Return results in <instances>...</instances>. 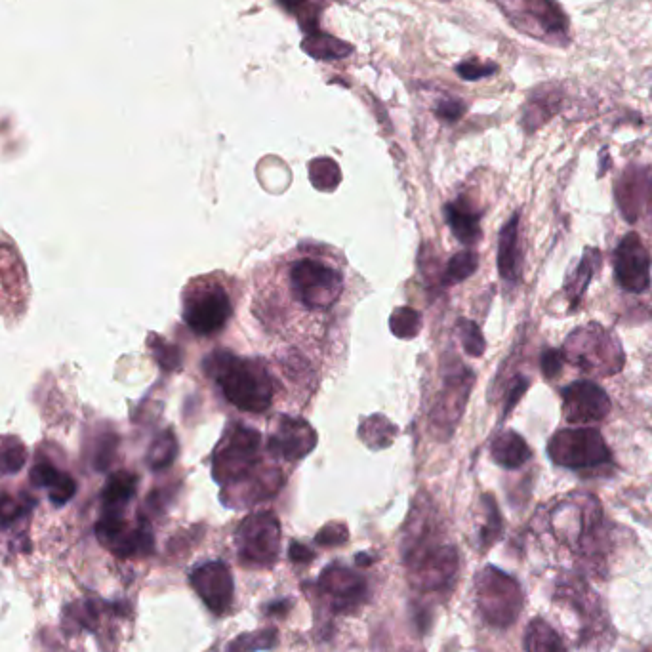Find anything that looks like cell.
I'll list each match as a JSON object with an SVG mask.
<instances>
[{"label":"cell","mask_w":652,"mask_h":652,"mask_svg":"<svg viewBox=\"0 0 652 652\" xmlns=\"http://www.w3.org/2000/svg\"><path fill=\"white\" fill-rule=\"evenodd\" d=\"M25 508L21 506L20 502H16L10 494L0 492V527H8L12 525Z\"/></svg>","instance_id":"39"},{"label":"cell","mask_w":652,"mask_h":652,"mask_svg":"<svg viewBox=\"0 0 652 652\" xmlns=\"http://www.w3.org/2000/svg\"><path fill=\"white\" fill-rule=\"evenodd\" d=\"M551 462L567 469L605 468L612 454L603 435L593 428L561 429L548 443Z\"/></svg>","instance_id":"7"},{"label":"cell","mask_w":652,"mask_h":652,"mask_svg":"<svg viewBox=\"0 0 652 652\" xmlns=\"http://www.w3.org/2000/svg\"><path fill=\"white\" fill-rule=\"evenodd\" d=\"M315 443H317V435L309 424L302 420L285 418L279 424L277 433L269 439V449L277 456L294 462V460H302L315 449Z\"/></svg>","instance_id":"18"},{"label":"cell","mask_w":652,"mask_h":652,"mask_svg":"<svg viewBox=\"0 0 652 652\" xmlns=\"http://www.w3.org/2000/svg\"><path fill=\"white\" fill-rule=\"evenodd\" d=\"M25 460H27V452L18 439L12 437L0 439V473L4 475L18 473L25 466Z\"/></svg>","instance_id":"30"},{"label":"cell","mask_w":652,"mask_h":652,"mask_svg":"<svg viewBox=\"0 0 652 652\" xmlns=\"http://www.w3.org/2000/svg\"><path fill=\"white\" fill-rule=\"evenodd\" d=\"M529 388V380L527 378H517L513 382V386L510 388V393H508V401H506V408H504V414H508L513 410V407L521 401V397L525 395V391Z\"/></svg>","instance_id":"44"},{"label":"cell","mask_w":652,"mask_h":652,"mask_svg":"<svg viewBox=\"0 0 652 652\" xmlns=\"http://www.w3.org/2000/svg\"><path fill=\"white\" fill-rule=\"evenodd\" d=\"M231 309V300L222 286L206 285L185 298V323L195 334L210 336L224 328Z\"/></svg>","instance_id":"13"},{"label":"cell","mask_w":652,"mask_h":652,"mask_svg":"<svg viewBox=\"0 0 652 652\" xmlns=\"http://www.w3.org/2000/svg\"><path fill=\"white\" fill-rule=\"evenodd\" d=\"M563 414L571 424L601 422L611 412V399L605 389L590 380L572 382L561 391Z\"/></svg>","instance_id":"17"},{"label":"cell","mask_w":652,"mask_h":652,"mask_svg":"<svg viewBox=\"0 0 652 652\" xmlns=\"http://www.w3.org/2000/svg\"><path fill=\"white\" fill-rule=\"evenodd\" d=\"M304 52L319 62H336L344 60L353 52V48L344 41H338L325 33H311L302 42Z\"/></svg>","instance_id":"26"},{"label":"cell","mask_w":652,"mask_h":652,"mask_svg":"<svg viewBox=\"0 0 652 652\" xmlns=\"http://www.w3.org/2000/svg\"><path fill=\"white\" fill-rule=\"evenodd\" d=\"M551 529L561 544L591 565H601L609 546L601 504L591 494H572L551 513Z\"/></svg>","instance_id":"1"},{"label":"cell","mask_w":652,"mask_h":652,"mask_svg":"<svg viewBox=\"0 0 652 652\" xmlns=\"http://www.w3.org/2000/svg\"><path fill=\"white\" fill-rule=\"evenodd\" d=\"M460 334H462L464 349L468 351L471 357H481L485 353L483 334H481L479 326L475 325L473 321H462L460 323Z\"/></svg>","instance_id":"35"},{"label":"cell","mask_w":652,"mask_h":652,"mask_svg":"<svg viewBox=\"0 0 652 652\" xmlns=\"http://www.w3.org/2000/svg\"><path fill=\"white\" fill-rule=\"evenodd\" d=\"M500 6L521 33L553 46L569 44V18L555 0H500Z\"/></svg>","instance_id":"5"},{"label":"cell","mask_w":652,"mask_h":652,"mask_svg":"<svg viewBox=\"0 0 652 652\" xmlns=\"http://www.w3.org/2000/svg\"><path fill=\"white\" fill-rule=\"evenodd\" d=\"M496 71H498L496 63L477 62V60H468V62H462L456 67V73L464 81L487 79V77H492Z\"/></svg>","instance_id":"37"},{"label":"cell","mask_w":652,"mask_h":652,"mask_svg":"<svg viewBox=\"0 0 652 652\" xmlns=\"http://www.w3.org/2000/svg\"><path fill=\"white\" fill-rule=\"evenodd\" d=\"M63 475L65 473H62L58 468H54L50 462H39L31 471V481H33V485L42 487V489L44 487L52 489V487H56L60 483Z\"/></svg>","instance_id":"38"},{"label":"cell","mask_w":652,"mask_h":652,"mask_svg":"<svg viewBox=\"0 0 652 652\" xmlns=\"http://www.w3.org/2000/svg\"><path fill=\"white\" fill-rule=\"evenodd\" d=\"M498 271L504 281L517 283L521 277V246H519V214L500 231L498 241Z\"/></svg>","instance_id":"21"},{"label":"cell","mask_w":652,"mask_h":652,"mask_svg":"<svg viewBox=\"0 0 652 652\" xmlns=\"http://www.w3.org/2000/svg\"><path fill=\"white\" fill-rule=\"evenodd\" d=\"M189 582L212 614L222 616L231 609L235 584L231 571L222 561H208L195 567L189 574Z\"/></svg>","instance_id":"16"},{"label":"cell","mask_w":652,"mask_h":652,"mask_svg":"<svg viewBox=\"0 0 652 652\" xmlns=\"http://www.w3.org/2000/svg\"><path fill=\"white\" fill-rule=\"evenodd\" d=\"M614 199L626 222L652 229V172L647 166H628L614 182Z\"/></svg>","instance_id":"12"},{"label":"cell","mask_w":652,"mask_h":652,"mask_svg":"<svg viewBox=\"0 0 652 652\" xmlns=\"http://www.w3.org/2000/svg\"><path fill=\"white\" fill-rule=\"evenodd\" d=\"M317 588L330 599V611L336 614L357 611L368 597L367 580L338 563L321 572Z\"/></svg>","instance_id":"14"},{"label":"cell","mask_w":652,"mask_h":652,"mask_svg":"<svg viewBox=\"0 0 652 652\" xmlns=\"http://www.w3.org/2000/svg\"><path fill=\"white\" fill-rule=\"evenodd\" d=\"M614 277L624 290L641 294L651 286V254L637 233H628L614 250Z\"/></svg>","instance_id":"15"},{"label":"cell","mask_w":652,"mask_h":652,"mask_svg":"<svg viewBox=\"0 0 652 652\" xmlns=\"http://www.w3.org/2000/svg\"><path fill=\"white\" fill-rule=\"evenodd\" d=\"M288 607H290V601H277L275 605H269L267 607V614H285L286 611H288Z\"/></svg>","instance_id":"46"},{"label":"cell","mask_w":652,"mask_h":652,"mask_svg":"<svg viewBox=\"0 0 652 652\" xmlns=\"http://www.w3.org/2000/svg\"><path fill=\"white\" fill-rule=\"evenodd\" d=\"M309 180L319 191H334L342 182L340 166L326 157L315 159L313 163L309 164Z\"/></svg>","instance_id":"28"},{"label":"cell","mask_w":652,"mask_h":652,"mask_svg":"<svg viewBox=\"0 0 652 652\" xmlns=\"http://www.w3.org/2000/svg\"><path fill=\"white\" fill-rule=\"evenodd\" d=\"M357 563H359V565H370V557L361 553V555H357Z\"/></svg>","instance_id":"47"},{"label":"cell","mask_w":652,"mask_h":652,"mask_svg":"<svg viewBox=\"0 0 652 652\" xmlns=\"http://www.w3.org/2000/svg\"><path fill=\"white\" fill-rule=\"evenodd\" d=\"M347 540V527L342 523H330L317 534L315 542L321 546H340Z\"/></svg>","instance_id":"40"},{"label":"cell","mask_w":652,"mask_h":652,"mask_svg":"<svg viewBox=\"0 0 652 652\" xmlns=\"http://www.w3.org/2000/svg\"><path fill=\"white\" fill-rule=\"evenodd\" d=\"M527 652H567L559 633L542 618H534L525 635Z\"/></svg>","instance_id":"27"},{"label":"cell","mask_w":652,"mask_h":652,"mask_svg":"<svg viewBox=\"0 0 652 652\" xmlns=\"http://www.w3.org/2000/svg\"><path fill=\"white\" fill-rule=\"evenodd\" d=\"M149 346L153 347L155 357H157V363L164 370H176V368H180V365H182V351L178 347L166 344L161 338L155 340V342H151Z\"/></svg>","instance_id":"36"},{"label":"cell","mask_w":652,"mask_h":652,"mask_svg":"<svg viewBox=\"0 0 652 652\" xmlns=\"http://www.w3.org/2000/svg\"><path fill=\"white\" fill-rule=\"evenodd\" d=\"M206 370L218 380L231 405L245 412H264L271 405L273 382L258 361L218 351L208 359Z\"/></svg>","instance_id":"2"},{"label":"cell","mask_w":652,"mask_h":652,"mask_svg":"<svg viewBox=\"0 0 652 652\" xmlns=\"http://www.w3.org/2000/svg\"><path fill=\"white\" fill-rule=\"evenodd\" d=\"M408 580L420 593H445L460 569V557L454 546L435 544L433 538L403 551Z\"/></svg>","instance_id":"4"},{"label":"cell","mask_w":652,"mask_h":652,"mask_svg":"<svg viewBox=\"0 0 652 652\" xmlns=\"http://www.w3.org/2000/svg\"><path fill=\"white\" fill-rule=\"evenodd\" d=\"M422 317L412 307H399L391 313L389 326L397 338H414L420 332Z\"/></svg>","instance_id":"32"},{"label":"cell","mask_w":652,"mask_h":652,"mask_svg":"<svg viewBox=\"0 0 652 652\" xmlns=\"http://www.w3.org/2000/svg\"><path fill=\"white\" fill-rule=\"evenodd\" d=\"M473 384V374L469 370H462L456 376H450L449 384L445 388V393L439 399V405L435 408L433 416L435 422L443 429H452V426L458 422L462 410L466 407L469 389Z\"/></svg>","instance_id":"20"},{"label":"cell","mask_w":652,"mask_h":652,"mask_svg":"<svg viewBox=\"0 0 652 652\" xmlns=\"http://www.w3.org/2000/svg\"><path fill=\"white\" fill-rule=\"evenodd\" d=\"M75 490H77L75 481L65 473L62 479H60V483L50 489V500L54 502V506H63V504H67L73 498Z\"/></svg>","instance_id":"43"},{"label":"cell","mask_w":652,"mask_h":652,"mask_svg":"<svg viewBox=\"0 0 652 652\" xmlns=\"http://www.w3.org/2000/svg\"><path fill=\"white\" fill-rule=\"evenodd\" d=\"M563 363H565V357H563V351H559V349H546L540 359V367H542L546 378H555L561 372Z\"/></svg>","instance_id":"42"},{"label":"cell","mask_w":652,"mask_h":652,"mask_svg":"<svg viewBox=\"0 0 652 652\" xmlns=\"http://www.w3.org/2000/svg\"><path fill=\"white\" fill-rule=\"evenodd\" d=\"M490 454L498 466L517 469L521 468L525 462H529L530 449L519 433L504 431L492 441Z\"/></svg>","instance_id":"22"},{"label":"cell","mask_w":652,"mask_h":652,"mask_svg":"<svg viewBox=\"0 0 652 652\" xmlns=\"http://www.w3.org/2000/svg\"><path fill=\"white\" fill-rule=\"evenodd\" d=\"M477 265H479V256L473 250H464L456 254L447 265V273H445L447 283L466 281L477 271Z\"/></svg>","instance_id":"33"},{"label":"cell","mask_w":652,"mask_h":652,"mask_svg":"<svg viewBox=\"0 0 652 652\" xmlns=\"http://www.w3.org/2000/svg\"><path fill=\"white\" fill-rule=\"evenodd\" d=\"M178 445H176V437L172 435V431L163 433L153 445L147 454V464L153 469L168 468L178 452Z\"/></svg>","instance_id":"31"},{"label":"cell","mask_w":652,"mask_h":652,"mask_svg":"<svg viewBox=\"0 0 652 652\" xmlns=\"http://www.w3.org/2000/svg\"><path fill=\"white\" fill-rule=\"evenodd\" d=\"M447 222L450 231L464 245H473L481 239V216L466 203H452L447 206Z\"/></svg>","instance_id":"23"},{"label":"cell","mask_w":652,"mask_h":652,"mask_svg":"<svg viewBox=\"0 0 652 652\" xmlns=\"http://www.w3.org/2000/svg\"><path fill=\"white\" fill-rule=\"evenodd\" d=\"M290 281L298 300L309 309H328L342 294V275L315 260H300L292 265Z\"/></svg>","instance_id":"11"},{"label":"cell","mask_w":652,"mask_h":652,"mask_svg":"<svg viewBox=\"0 0 652 652\" xmlns=\"http://www.w3.org/2000/svg\"><path fill=\"white\" fill-rule=\"evenodd\" d=\"M239 559L245 567H273L281 550V525L273 513H254L246 517L235 534Z\"/></svg>","instance_id":"9"},{"label":"cell","mask_w":652,"mask_h":652,"mask_svg":"<svg viewBox=\"0 0 652 652\" xmlns=\"http://www.w3.org/2000/svg\"><path fill=\"white\" fill-rule=\"evenodd\" d=\"M561 351L572 367L595 376H614L626 363L618 338L597 323L572 330Z\"/></svg>","instance_id":"3"},{"label":"cell","mask_w":652,"mask_h":652,"mask_svg":"<svg viewBox=\"0 0 652 652\" xmlns=\"http://www.w3.org/2000/svg\"><path fill=\"white\" fill-rule=\"evenodd\" d=\"M260 433L256 429L237 426L225 435L222 445L214 454V479L225 487L243 481L258 462Z\"/></svg>","instance_id":"10"},{"label":"cell","mask_w":652,"mask_h":652,"mask_svg":"<svg viewBox=\"0 0 652 652\" xmlns=\"http://www.w3.org/2000/svg\"><path fill=\"white\" fill-rule=\"evenodd\" d=\"M288 557H290V561H294V563H307V561H311L315 555H313V551L306 548V546H302V544H298V542H292V544H290V550H288Z\"/></svg>","instance_id":"45"},{"label":"cell","mask_w":652,"mask_h":652,"mask_svg":"<svg viewBox=\"0 0 652 652\" xmlns=\"http://www.w3.org/2000/svg\"><path fill=\"white\" fill-rule=\"evenodd\" d=\"M555 599L571 607L580 616V641L607 647L612 641L609 614L603 609L595 591L582 578H563L557 582Z\"/></svg>","instance_id":"8"},{"label":"cell","mask_w":652,"mask_h":652,"mask_svg":"<svg viewBox=\"0 0 652 652\" xmlns=\"http://www.w3.org/2000/svg\"><path fill=\"white\" fill-rule=\"evenodd\" d=\"M435 113H437L439 119L454 123L466 113V103L458 100V98H447V100H441V102L437 103Z\"/></svg>","instance_id":"41"},{"label":"cell","mask_w":652,"mask_h":652,"mask_svg":"<svg viewBox=\"0 0 652 652\" xmlns=\"http://www.w3.org/2000/svg\"><path fill=\"white\" fill-rule=\"evenodd\" d=\"M599 265H601V252L597 248H586L580 264L576 265V269L569 275V281L565 285L571 307H576L582 302L593 279V273L599 269Z\"/></svg>","instance_id":"24"},{"label":"cell","mask_w":652,"mask_h":652,"mask_svg":"<svg viewBox=\"0 0 652 652\" xmlns=\"http://www.w3.org/2000/svg\"><path fill=\"white\" fill-rule=\"evenodd\" d=\"M477 607L483 620L494 628H510L523 609V590L519 582L496 567L477 574Z\"/></svg>","instance_id":"6"},{"label":"cell","mask_w":652,"mask_h":652,"mask_svg":"<svg viewBox=\"0 0 652 652\" xmlns=\"http://www.w3.org/2000/svg\"><path fill=\"white\" fill-rule=\"evenodd\" d=\"M563 86L559 84H542L536 90H532L529 100L523 107V126L527 132H534L540 126L550 121L551 117H555L561 107H563Z\"/></svg>","instance_id":"19"},{"label":"cell","mask_w":652,"mask_h":652,"mask_svg":"<svg viewBox=\"0 0 652 652\" xmlns=\"http://www.w3.org/2000/svg\"><path fill=\"white\" fill-rule=\"evenodd\" d=\"M279 633L277 628H267V630H260V632L245 633L241 637H237L235 641H231L227 645L225 652H256V651H271L277 645Z\"/></svg>","instance_id":"29"},{"label":"cell","mask_w":652,"mask_h":652,"mask_svg":"<svg viewBox=\"0 0 652 652\" xmlns=\"http://www.w3.org/2000/svg\"><path fill=\"white\" fill-rule=\"evenodd\" d=\"M138 489V477L130 471L115 473L103 489V504L107 511H123Z\"/></svg>","instance_id":"25"},{"label":"cell","mask_w":652,"mask_h":652,"mask_svg":"<svg viewBox=\"0 0 652 652\" xmlns=\"http://www.w3.org/2000/svg\"><path fill=\"white\" fill-rule=\"evenodd\" d=\"M311 4H315V6H319V8H323L325 6V2H330V0H309Z\"/></svg>","instance_id":"48"},{"label":"cell","mask_w":652,"mask_h":652,"mask_svg":"<svg viewBox=\"0 0 652 652\" xmlns=\"http://www.w3.org/2000/svg\"><path fill=\"white\" fill-rule=\"evenodd\" d=\"M483 504L487 510V523L481 529V544H483V550H489L490 546L500 538L504 525H502V517H500V511H498L494 498L487 494L483 498Z\"/></svg>","instance_id":"34"}]
</instances>
